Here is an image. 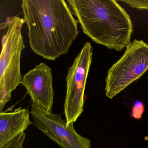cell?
Wrapping results in <instances>:
<instances>
[{
    "label": "cell",
    "mask_w": 148,
    "mask_h": 148,
    "mask_svg": "<svg viewBox=\"0 0 148 148\" xmlns=\"http://www.w3.org/2000/svg\"><path fill=\"white\" fill-rule=\"evenodd\" d=\"M26 138L25 132L20 134L19 136L10 142L3 148H24L23 144Z\"/></svg>",
    "instance_id": "cell-10"
},
{
    "label": "cell",
    "mask_w": 148,
    "mask_h": 148,
    "mask_svg": "<svg viewBox=\"0 0 148 148\" xmlns=\"http://www.w3.org/2000/svg\"><path fill=\"white\" fill-rule=\"evenodd\" d=\"M21 84L25 88L32 103L52 112L54 99L52 70L41 63L22 77Z\"/></svg>",
    "instance_id": "cell-7"
},
{
    "label": "cell",
    "mask_w": 148,
    "mask_h": 148,
    "mask_svg": "<svg viewBox=\"0 0 148 148\" xmlns=\"http://www.w3.org/2000/svg\"><path fill=\"white\" fill-rule=\"evenodd\" d=\"M144 110L143 103L140 101H136L132 106L131 116L135 119L138 120L141 119Z\"/></svg>",
    "instance_id": "cell-9"
},
{
    "label": "cell",
    "mask_w": 148,
    "mask_h": 148,
    "mask_svg": "<svg viewBox=\"0 0 148 148\" xmlns=\"http://www.w3.org/2000/svg\"><path fill=\"white\" fill-rule=\"evenodd\" d=\"M92 55V46L90 42H86L72 65L68 68L64 103V112L67 125L74 123L84 112L85 90Z\"/></svg>",
    "instance_id": "cell-5"
},
{
    "label": "cell",
    "mask_w": 148,
    "mask_h": 148,
    "mask_svg": "<svg viewBox=\"0 0 148 148\" xmlns=\"http://www.w3.org/2000/svg\"><path fill=\"white\" fill-rule=\"evenodd\" d=\"M30 112L21 107L10 112H0V148H3L25 131L33 123Z\"/></svg>",
    "instance_id": "cell-8"
},
{
    "label": "cell",
    "mask_w": 148,
    "mask_h": 148,
    "mask_svg": "<svg viewBox=\"0 0 148 148\" xmlns=\"http://www.w3.org/2000/svg\"><path fill=\"white\" fill-rule=\"evenodd\" d=\"M81 29L94 42L120 51L130 44V17L114 0H67Z\"/></svg>",
    "instance_id": "cell-2"
},
{
    "label": "cell",
    "mask_w": 148,
    "mask_h": 148,
    "mask_svg": "<svg viewBox=\"0 0 148 148\" xmlns=\"http://www.w3.org/2000/svg\"><path fill=\"white\" fill-rule=\"evenodd\" d=\"M30 113L35 126L61 148H91L90 140L78 134L73 123L67 125L60 115L33 103Z\"/></svg>",
    "instance_id": "cell-6"
},
{
    "label": "cell",
    "mask_w": 148,
    "mask_h": 148,
    "mask_svg": "<svg viewBox=\"0 0 148 148\" xmlns=\"http://www.w3.org/2000/svg\"><path fill=\"white\" fill-rule=\"evenodd\" d=\"M24 18L13 16L1 24V28H7L2 39L0 56V112L11 99L12 93L21 84V53L25 48L21 29Z\"/></svg>",
    "instance_id": "cell-3"
},
{
    "label": "cell",
    "mask_w": 148,
    "mask_h": 148,
    "mask_svg": "<svg viewBox=\"0 0 148 148\" xmlns=\"http://www.w3.org/2000/svg\"><path fill=\"white\" fill-rule=\"evenodd\" d=\"M32 51L49 60L66 54L79 34L78 22L64 0H23Z\"/></svg>",
    "instance_id": "cell-1"
},
{
    "label": "cell",
    "mask_w": 148,
    "mask_h": 148,
    "mask_svg": "<svg viewBox=\"0 0 148 148\" xmlns=\"http://www.w3.org/2000/svg\"><path fill=\"white\" fill-rule=\"evenodd\" d=\"M148 70V45L143 40L135 39L108 71L106 96L110 99L113 98Z\"/></svg>",
    "instance_id": "cell-4"
}]
</instances>
